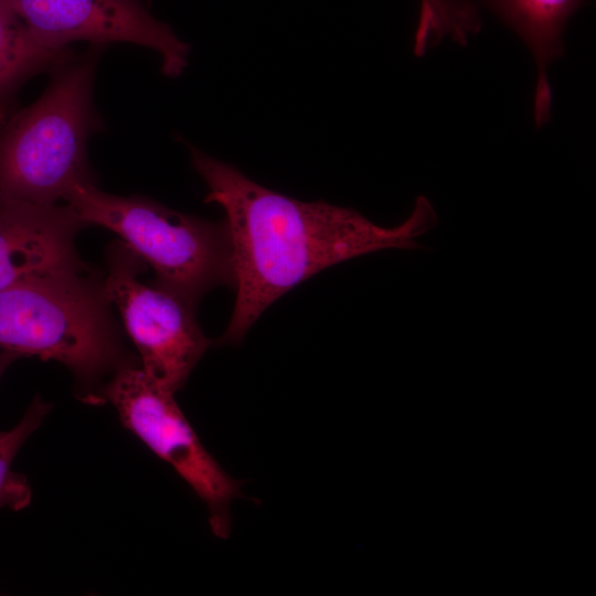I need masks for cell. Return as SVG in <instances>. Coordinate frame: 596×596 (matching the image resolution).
<instances>
[{"label": "cell", "instance_id": "obj_8", "mask_svg": "<svg viewBox=\"0 0 596 596\" xmlns=\"http://www.w3.org/2000/svg\"><path fill=\"white\" fill-rule=\"evenodd\" d=\"M87 225L66 204L0 198V290L52 276L84 273L75 237Z\"/></svg>", "mask_w": 596, "mask_h": 596}, {"label": "cell", "instance_id": "obj_3", "mask_svg": "<svg viewBox=\"0 0 596 596\" xmlns=\"http://www.w3.org/2000/svg\"><path fill=\"white\" fill-rule=\"evenodd\" d=\"M102 279L92 272L19 283L0 290V351L64 364L94 402L99 382L135 365Z\"/></svg>", "mask_w": 596, "mask_h": 596}, {"label": "cell", "instance_id": "obj_9", "mask_svg": "<svg viewBox=\"0 0 596 596\" xmlns=\"http://www.w3.org/2000/svg\"><path fill=\"white\" fill-rule=\"evenodd\" d=\"M512 30L531 51L535 67L533 117L536 128L551 118L550 64L564 54V33L583 0H478Z\"/></svg>", "mask_w": 596, "mask_h": 596}, {"label": "cell", "instance_id": "obj_7", "mask_svg": "<svg viewBox=\"0 0 596 596\" xmlns=\"http://www.w3.org/2000/svg\"><path fill=\"white\" fill-rule=\"evenodd\" d=\"M15 15L44 45L68 49L73 42L100 46L123 42L156 51L161 72L181 75L189 45L141 0H6Z\"/></svg>", "mask_w": 596, "mask_h": 596}, {"label": "cell", "instance_id": "obj_5", "mask_svg": "<svg viewBox=\"0 0 596 596\" xmlns=\"http://www.w3.org/2000/svg\"><path fill=\"white\" fill-rule=\"evenodd\" d=\"M173 395L141 368L129 365L98 390L93 403L109 402L116 408L123 425L167 461L204 502L212 532L226 539L231 503L241 496L240 482L203 447Z\"/></svg>", "mask_w": 596, "mask_h": 596}, {"label": "cell", "instance_id": "obj_13", "mask_svg": "<svg viewBox=\"0 0 596 596\" xmlns=\"http://www.w3.org/2000/svg\"><path fill=\"white\" fill-rule=\"evenodd\" d=\"M18 359L20 358L13 353L0 351V379L6 370Z\"/></svg>", "mask_w": 596, "mask_h": 596}, {"label": "cell", "instance_id": "obj_11", "mask_svg": "<svg viewBox=\"0 0 596 596\" xmlns=\"http://www.w3.org/2000/svg\"><path fill=\"white\" fill-rule=\"evenodd\" d=\"M481 29L478 0H421L413 51L422 56L449 38L466 45Z\"/></svg>", "mask_w": 596, "mask_h": 596}, {"label": "cell", "instance_id": "obj_1", "mask_svg": "<svg viewBox=\"0 0 596 596\" xmlns=\"http://www.w3.org/2000/svg\"><path fill=\"white\" fill-rule=\"evenodd\" d=\"M190 152L209 189L204 202L225 211L232 244L236 299L223 344L242 342L269 305L320 270L374 251L416 247L414 237L437 223L424 196L407 221L385 228L352 209L272 191L195 147Z\"/></svg>", "mask_w": 596, "mask_h": 596}, {"label": "cell", "instance_id": "obj_12", "mask_svg": "<svg viewBox=\"0 0 596 596\" xmlns=\"http://www.w3.org/2000/svg\"><path fill=\"white\" fill-rule=\"evenodd\" d=\"M50 407L41 397H35L13 428L0 432V508L20 510L31 501L26 479L11 467L20 448L41 425Z\"/></svg>", "mask_w": 596, "mask_h": 596}, {"label": "cell", "instance_id": "obj_4", "mask_svg": "<svg viewBox=\"0 0 596 596\" xmlns=\"http://www.w3.org/2000/svg\"><path fill=\"white\" fill-rule=\"evenodd\" d=\"M64 201L81 221L116 233L156 273L157 285L196 307L212 288L234 287L225 221L182 214L140 195L118 196L95 183L75 184Z\"/></svg>", "mask_w": 596, "mask_h": 596}, {"label": "cell", "instance_id": "obj_2", "mask_svg": "<svg viewBox=\"0 0 596 596\" xmlns=\"http://www.w3.org/2000/svg\"><path fill=\"white\" fill-rule=\"evenodd\" d=\"M99 49L55 68L42 95L0 125V198L52 205L95 183L87 142L103 128L93 100Z\"/></svg>", "mask_w": 596, "mask_h": 596}, {"label": "cell", "instance_id": "obj_10", "mask_svg": "<svg viewBox=\"0 0 596 596\" xmlns=\"http://www.w3.org/2000/svg\"><path fill=\"white\" fill-rule=\"evenodd\" d=\"M68 49L41 43L15 15L6 0H0V125L12 114L21 86L32 76L54 71L74 56Z\"/></svg>", "mask_w": 596, "mask_h": 596}, {"label": "cell", "instance_id": "obj_6", "mask_svg": "<svg viewBox=\"0 0 596 596\" xmlns=\"http://www.w3.org/2000/svg\"><path fill=\"white\" fill-rule=\"evenodd\" d=\"M107 260L104 289L138 350L141 370L175 393L212 344L195 320V308L157 284L141 283L145 262L125 244H113Z\"/></svg>", "mask_w": 596, "mask_h": 596}]
</instances>
